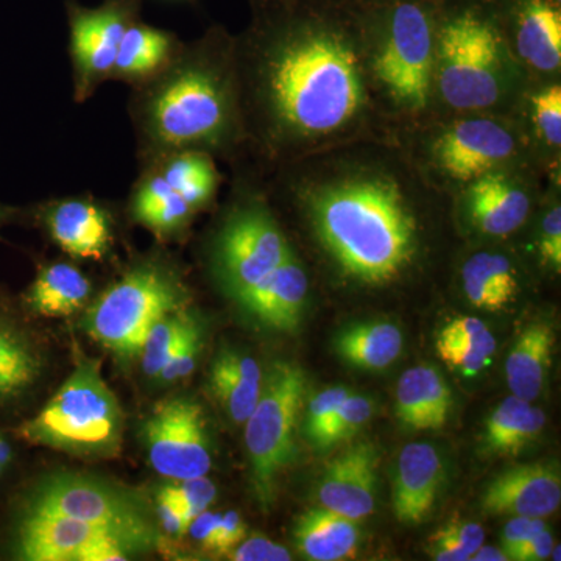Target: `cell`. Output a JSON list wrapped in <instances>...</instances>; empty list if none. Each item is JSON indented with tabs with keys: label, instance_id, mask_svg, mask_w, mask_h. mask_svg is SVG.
<instances>
[{
	"label": "cell",
	"instance_id": "1",
	"mask_svg": "<svg viewBox=\"0 0 561 561\" xmlns=\"http://www.w3.org/2000/svg\"><path fill=\"white\" fill-rule=\"evenodd\" d=\"M238 84L276 157L301 158L362 139L382 105L360 11L312 2L254 36Z\"/></svg>",
	"mask_w": 561,
	"mask_h": 561
},
{
	"label": "cell",
	"instance_id": "2",
	"mask_svg": "<svg viewBox=\"0 0 561 561\" xmlns=\"http://www.w3.org/2000/svg\"><path fill=\"white\" fill-rule=\"evenodd\" d=\"M362 140L301 158L295 194L342 278L386 287L419 262V192L427 176L400 151Z\"/></svg>",
	"mask_w": 561,
	"mask_h": 561
},
{
	"label": "cell",
	"instance_id": "3",
	"mask_svg": "<svg viewBox=\"0 0 561 561\" xmlns=\"http://www.w3.org/2000/svg\"><path fill=\"white\" fill-rule=\"evenodd\" d=\"M518 81L497 0H438L435 98L459 113H486L504 105Z\"/></svg>",
	"mask_w": 561,
	"mask_h": 561
},
{
	"label": "cell",
	"instance_id": "4",
	"mask_svg": "<svg viewBox=\"0 0 561 561\" xmlns=\"http://www.w3.org/2000/svg\"><path fill=\"white\" fill-rule=\"evenodd\" d=\"M236 68L228 55L197 50L165 66L140 101V127L165 150L220 147L239 125Z\"/></svg>",
	"mask_w": 561,
	"mask_h": 561
},
{
	"label": "cell",
	"instance_id": "5",
	"mask_svg": "<svg viewBox=\"0 0 561 561\" xmlns=\"http://www.w3.org/2000/svg\"><path fill=\"white\" fill-rule=\"evenodd\" d=\"M438 0H378L360 11L382 108L419 117L435 101Z\"/></svg>",
	"mask_w": 561,
	"mask_h": 561
},
{
	"label": "cell",
	"instance_id": "6",
	"mask_svg": "<svg viewBox=\"0 0 561 561\" xmlns=\"http://www.w3.org/2000/svg\"><path fill=\"white\" fill-rule=\"evenodd\" d=\"M22 440L77 457H116L124 412L102 378L101 362L80 357L43 411L18 427Z\"/></svg>",
	"mask_w": 561,
	"mask_h": 561
},
{
	"label": "cell",
	"instance_id": "7",
	"mask_svg": "<svg viewBox=\"0 0 561 561\" xmlns=\"http://www.w3.org/2000/svg\"><path fill=\"white\" fill-rule=\"evenodd\" d=\"M186 301L179 276L147 262L103 291L84 313L81 328L92 341L128 362L140 353L154 321L181 311Z\"/></svg>",
	"mask_w": 561,
	"mask_h": 561
},
{
	"label": "cell",
	"instance_id": "8",
	"mask_svg": "<svg viewBox=\"0 0 561 561\" xmlns=\"http://www.w3.org/2000/svg\"><path fill=\"white\" fill-rule=\"evenodd\" d=\"M308 378L300 365L273 362L262 378L261 397L245 421L251 486L264 511L275 500L279 476L297 459V430Z\"/></svg>",
	"mask_w": 561,
	"mask_h": 561
},
{
	"label": "cell",
	"instance_id": "9",
	"mask_svg": "<svg viewBox=\"0 0 561 561\" xmlns=\"http://www.w3.org/2000/svg\"><path fill=\"white\" fill-rule=\"evenodd\" d=\"M20 513H46L110 527L157 548L160 534L146 500L139 493L83 474L49 476L21 502Z\"/></svg>",
	"mask_w": 561,
	"mask_h": 561
},
{
	"label": "cell",
	"instance_id": "10",
	"mask_svg": "<svg viewBox=\"0 0 561 561\" xmlns=\"http://www.w3.org/2000/svg\"><path fill=\"white\" fill-rule=\"evenodd\" d=\"M527 153L515 125L483 113L457 119L430 140L426 161L435 179L467 186L485 173L513 169Z\"/></svg>",
	"mask_w": 561,
	"mask_h": 561
},
{
	"label": "cell",
	"instance_id": "11",
	"mask_svg": "<svg viewBox=\"0 0 561 561\" xmlns=\"http://www.w3.org/2000/svg\"><path fill=\"white\" fill-rule=\"evenodd\" d=\"M11 546L24 561H125L154 549L124 531L46 513H18Z\"/></svg>",
	"mask_w": 561,
	"mask_h": 561
},
{
	"label": "cell",
	"instance_id": "12",
	"mask_svg": "<svg viewBox=\"0 0 561 561\" xmlns=\"http://www.w3.org/2000/svg\"><path fill=\"white\" fill-rule=\"evenodd\" d=\"M291 253L271 210L261 203H249L231 213L220 228L214 242L213 268L225 294L238 300Z\"/></svg>",
	"mask_w": 561,
	"mask_h": 561
},
{
	"label": "cell",
	"instance_id": "13",
	"mask_svg": "<svg viewBox=\"0 0 561 561\" xmlns=\"http://www.w3.org/2000/svg\"><path fill=\"white\" fill-rule=\"evenodd\" d=\"M140 431L151 468L162 478L176 482L208 476L213 463L208 427L197 401L172 398L160 402Z\"/></svg>",
	"mask_w": 561,
	"mask_h": 561
},
{
	"label": "cell",
	"instance_id": "14",
	"mask_svg": "<svg viewBox=\"0 0 561 561\" xmlns=\"http://www.w3.org/2000/svg\"><path fill=\"white\" fill-rule=\"evenodd\" d=\"M505 38L516 61L551 76L561 66V11L552 0H497Z\"/></svg>",
	"mask_w": 561,
	"mask_h": 561
},
{
	"label": "cell",
	"instance_id": "15",
	"mask_svg": "<svg viewBox=\"0 0 561 561\" xmlns=\"http://www.w3.org/2000/svg\"><path fill=\"white\" fill-rule=\"evenodd\" d=\"M463 209L476 231L507 238L526 224L531 209L529 187L512 169L479 176L465 186Z\"/></svg>",
	"mask_w": 561,
	"mask_h": 561
},
{
	"label": "cell",
	"instance_id": "16",
	"mask_svg": "<svg viewBox=\"0 0 561 561\" xmlns=\"http://www.w3.org/2000/svg\"><path fill=\"white\" fill-rule=\"evenodd\" d=\"M378 461V451L368 442L350 446L334 457L321 474V505L354 522L370 516L376 504Z\"/></svg>",
	"mask_w": 561,
	"mask_h": 561
},
{
	"label": "cell",
	"instance_id": "17",
	"mask_svg": "<svg viewBox=\"0 0 561 561\" xmlns=\"http://www.w3.org/2000/svg\"><path fill=\"white\" fill-rule=\"evenodd\" d=\"M561 479L556 467L526 463L501 472L483 491V512L494 516L546 518L559 511Z\"/></svg>",
	"mask_w": 561,
	"mask_h": 561
},
{
	"label": "cell",
	"instance_id": "18",
	"mask_svg": "<svg viewBox=\"0 0 561 561\" xmlns=\"http://www.w3.org/2000/svg\"><path fill=\"white\" fill-rule=\"evenodd\" d=\"M127 16L117 7L80 11L70 27L72 58L76 66L77 94L84 95L102 79L111 77Z\"/></svg>",
	"mask_w": 561,
	"mask_h": 561
},
{
	"label": "cell",
	"instance_id": "19",
	"mask_svg": "<svg viewBox=\"0 0 561 561\" xmlns=\"http://www.w3.org/2000/svg\"><path fill=\"white\" fill-rule=\"evenodd\" d=\"M308 295V273L291 253L236 301L262 327L278 332H294L300 324Z\"/></svg>",
	"mask_w": 561,
	"mask_h": 561
},
{
	"label": "cell",
	"instance_id": "20",
	"mask_svg": "<svg viewBox=\"0 0 561 561\" xmlns=\"http://www.w3.org/2000/svg\"><path fill=\"white\" fill-rule=\"evenodd\" d=\"M445 481L440 454L430 443H411L401 449L394 474V516L402 524H421L430 518Z\"/></svg>",
	"mask_w": 561,
	"mask_h": 561
},
{
	"label": "cell",
	"instance_id": "21",
	"mask_svg": "<svg viewBox=\"0 0 561 561\" xmlns=\"http://www.w3.org/2000/svg\"><path fill=\"white\" fill-rule=\"evenodd\" d=\"M453 391L432 365H416L401 375L397 389V413L404 426L437 431L448 423Z\"/></svg>",
	"mask_w": 561,
	"mask_h": 561
},
{
	"label": "cell",
	"instance_id": "22",
	"mask_svg": "<svg viewBox=\"0 0 561 561\" xmlns=\"http://www.w3.org/2000/svg\"><path fill=\"white\" fill-rule=\"evenodd\" d=\"M46 225L51 239L70 256L80 260H101L108 251V217L90 202L58 203L47 213Z\"/></svg>",
	"mask_w": 561,
	"mask_h": 561
},
{
	"label": "cell",
	"instance_id": "23",
	"mask_svg": "<svg viewBox=\"0 0 561 561\" xmlns=\"http://www.w3.org/2000/svg\"><path fill=\"white\" fill-rule=\"evenodd\" d=\"M262 371L254 357L225 348L217 354L209 371V390L234 423L243 424L261 397Z\"/></svg>",
	"mask_w": 561,
	"mask_h": 561
},
{
	"label": "cell",
	"instance_id": "24",
	"mask_svg": "<svg viewBox=\"0 0 561 561\" xmlns=\"http://www.w3.org/2000/svg\"><path fill=\"white\" fill-rule=\"evenodd\" d=\"M360 527L354 519L328 508L302 513L295 526V542L305 559L341 561L356 557Z\"/></svg>",
	"mask_w": 561,
	"mask_h": 561
},
{
	"label": "cell",
	"instance_id": "25",
	"mask_svg": "<svg viewBox=\"0 0 561 561\" xmlns=\"http://www.w3.org/2000/svg\"><path fill=\"white\" fill-rule=\"evenodd\" d=\"M553 346L556 334L545 321L529 324L516 337L505 362V378L513 397L529 402L540 397L551 368Z\"/></svg>",
	"mask_w": 561,
	"mask_h": 561
},
{
	"label": "cell",
	"instance_id": "26",
	"mask_svg": "<svg viewBox=\"0 0 561 561\" xmlns=\"http://www.w3.org/2000/svg\"><path fill=\"white\" fill-rule=\"evenodd\" d=\"M461 287L474 308L486 312L507 309L519 294L518 272L505 254L479 251L461 265Z\"/></svg>",
	"mask_w": 561,
	"mask_h": 561
},
{
	"label": "cell",
	"instance_id": "27",
	"mask_svg": "<svg viewBox=\"0 0 561 561\" xmlns=\"http://www.w3.org/2000/svg\"><path fill=\"white\" fill-rule=\"evenodd\" d=\"M90 297V279L73 265L58 262L38 273L25 294V306L36 316L58 319L79 312Z\"/></svg>",
	"mask_w": 561,
	"mask_h": 561
},
{
	"label": "cell",
	"instance_id": "28",
	"mask_svg": "<svg viewBox=\"0 0 561 561\" xmlns=\"http://www.w3.org/2000/svg\"><path fill=\"white\" fill-rule=\"evenodd\" d=\"M337 356L360 370H386L400 357L402 334L397 324L386 321L351 324L334 341Z\"/></svg>",
	"mask_w": 561,
	"mask_h": 561
},
{
	"label": "cell",
	"instance_id": "29",
	"mask_svg": "<svg viewBox=\"0 0 561 561\" xmlns=\"http://www.w3.org/2000/svg\"><path fill=\"white\" fill-rule=\"evenodd\" d=\"M545 424L546 413L541 409L512 394L486 420L483 443L491 453L518 456L540 437Z\"/></svg>",
	"mask_w": 561,
	"mask_h": 561
},
{
	"label": "cell",
	"instance_id": "30",
	"mask_svg": "<svg viewBox=\"0 0 561 561\" xmlns=\"http://www.w3.org/2000/svg\"><path fill=\"white\" fill-rule=\"evenodd\" d=\"M43 368L27 332L0 316V405L9 404L35 386Z\"/></svg>",
	"mask_w": 561,
	"mask_h": 561
},
{
	"label": "cell",
	"instance_id": "31",
	"mask_svg": "<svg viewBox=\"0 0 561 561\" xmlns=\"http://www.w3.org/2000/svg\"><path fill=\"white\" fill-rule=\"evenodd\" d=\"M171 54L172 41L165 33L146 25H128L111 77L149 79L168 65Z\"/></svg>",
	"mask_w": 561,
	"mask_h": 561
},
{
	"label": "cell",
	"instance_id": "32",
	"mask_svg": "<svg viewBox=\"0 0 561 561\" xmlns=\"http://www.w3.org/2000/svg\"><path fill=\"white\" fill-rule=\"evenodd\" d=\"M133 213L140 224L165 234L183 227L194 209L158 172L140 184Z\"/></svg>",
	"mask_w": 561,
	"mask_h": 561
},
{
	"label": "cell",
	"instance_id": "33",
	"mask_svg": "<svg viewBox=\"0 0 561 561\" xmlns=\"http://www.w3.org/2000/svg\"><path fill=\"white\" fill-rule=\"evenodd\" d=\"M160 173L194 210L205 206L216 192V169L201 151L181 150L165 162Z\"/></svg>",
	"mask_w": 561,
	"mask_h": 561
},
{
	"label": "cell",
	"instance_id": "34",
	"mask_svg": "<svg viewBox=\"0 0 561 561\" xmlns=\"http://www.w3.org/2000/svg\"><path fill=\"white\" fill-rule=\"evenodd\" d=\"M197 324L198 321L186 309L168 313L154 321L139 353L144 373L149 378L157 379L165 362L171 359L180 343Z\"/></svg>",
	"mask_w": 561,
	"mask_h": 561
},
{
	"label": "cell",
	"instance_id": "35",
	"mask_svg": "<svg viewBox=\"0 0 561 561\" xmlns=\"http://www.w3.org/2000/svg\"><path fill=\"white\" fill-rule=\"evenodd\" d=\"M373 412H375V404L370 398L350 393L339 405L337 412L334 413L331 423L320 435L313 448L328 449L337 445L339 442L350 440L371 420Z\"/></svg>",
	"mask_w": 561,
	"mask_h": 561
},
{
	"label": "cell",
	"instance_id": "36",
	"mask_svg": "<svg viewBox=\"0 0 561 561\" xmlns=\"http://www.w3.org/2000/svg\"><path fill=\"white\" fill-rule=\"evenodd\" d=\"M530 122L535 136L546 149L561 146V88L559 83L541 88L530 99Z\"/></svg>",
	"mask_w": 561,
	"mask_h": 561
},
{
	"label": "cell",
	"instance_id": "37",
	"mask_svg": "<svg viewBox=\"0 0 561 561\" xmlns=\"http://www.w3.org/2000/svg\"><path fill=\"white\" fill-rule=\"evenodd\" d=\"M437 341L478 350L489 357L493 356L497 346L496 339L491 334L489 327L476 317H459L448 321L438 331Z\"/></svg>",
	"mask_w": 561,
	"mask_h": 561
},
{
	"label": "cell",
	"instance_id": "38",
	"mask_svg": "<svg viewBox=\"0 0 561 561\" xmlns=\"http://www.w3.org/2000/svg\"><path fill=\"white\" fill-rule=\"evenodd\" d=\"M169 493L179 502L183 511L184 526L190 529L191 523L208 511L210 504L217 496V489L206 476L203 478L186 479V481H176L172 485L164 486Z\"/></svg>",
	"mask_w": 561,
	"mask_h": 561
},
{
	"label": "cell",
	"instance_id": "39",
	"mask_svg": "<svg viewBox=\"0 0 561 561\" xmlns=\"http://www.w3.org/2000/svg\"><path fill=\"white\" fill-rule=\"evenodd\" d=\"M351 391L346 387H331L317 393L308 405L305 419V435L312 446L317 445L320 435L331 423L332 416L337 412L339 405Z\"/></svg>",
	"mask_w": 561,
	"mask_h": 561
},
{
	"label": "cell",
	"instance_id": "40",
	"mask_svg": "<svg viewBox=\"0 0 561 561\" xmlns=\"http://www.w3.org/2000/svg\"><path fill=\"white\" fill-rule=\"evenodd\" d=\"M202 348V328L201 324L194 328L190 334L180 343L179 348L172 354L171 359L165 362L164 367L157 376V381L162 383H172L187 378L195 370L198 354Z\"/></svg>",
	"mask_w": 561,
	"mask_h": 561
},
{
	"label": "cell",
	"instance_id": "41",
	"mask_svg": "<svg viewBox=\"0 0 561 561\" xmlns=\"http://www.w3.org/2000/svg\"><path fill=\"white\" fill-rule=\"evenodd\" d=\"M541 264L551 271L561 268V208L559 203L545 214L537 239Z\"/></svg>",
	"mask_w": 561,
	"mask_h": 561
},
{
	"label": "cell",
	"instance_id": "42",
	"mask_svg": "<svg viewBox=\"0 0 561 561\" xmlns=\"http://www.w3.org/2000/svg\"><path fill=\"white\" fill-rule=\"evenodd\" d=\"M440 359L453 370L461 373V375L471 378L479 375L489 367L491 357L481 351L467 348V346L453 345V343L435 342Z\"/></svg>",
	"mask_w": 561,
	"mask_h": 561
},
{
	"label": "cell",
	"instance_id": "43",
	"mask_svg": "<svg viewBox=\"0 0 561 561\" xmlns=\"http://www.w3.org/2000/svg\"><path fill=\"white\" fill-rule=\"evenodd\" d=\"M432 537L448 542L454 548L470 553L472 557V553L478 551L483 541H485V531H483L482 526H479V524L463 522V519H451V522L446 523L445 526L435 531Z\"/></svg>",
	"mask_w": 561,
	"mask_h": 561
},
{
	"label": "cell",
	"instance_id": "44",
	"mask_svg": "<svg viewBox=\"0 0 561 561\" xmlns=\"http://www.w3.org/2000/svg\"><path fill=\"white\" fill-rule=\"evenodd\" d=\"M228 559L234 561H289L290 552L278 542L272 541L271 538L262 537V535H253L245 538L241 545L236 546Z\"/></svg>",
	"mask_w": 561,
	"mask_h": 561
},
{
	"label": "cell",
	"instance_id": "45",
	"mask_svg": "<svg viewBox=\"0 0 561 561\" xmlns=\"http://www.w3.org/2000/svg\"><path fill=\"white\" fill-rule=\"evenodd\" d=\"M542 518H530V516H513L511 522L505 524L501 535L502 551L507 553L508 560L519 546L530 540L538 531L546 529Z\"/></svg>",
	"mask_w": 561,
	"mask_h": 561
},
{
	"label": "cell",
	"instance_id": "46",
	"mask_svg": "<svg viewBox=\"0 0 561 561\" xmlns=\"http://www.w3.org/2000/svg\"><path fill=\"white\" fill-rule=\"evenodd\" d=\"M247 526L242 516L238 512L220 513L219 530H217L216 553L219 556H228L241 545L247 538Z\"/></svg>",
	"mask_w": 561,
	"mask_h": 561
},
{
	"label": "cell",
	"instance_id": "47",
	"mask_svg": "<svg viewBox=\"0 0 561 561\" xmlns=\"http://www.w3.org/2000/svg\"><path fill=\"white\" fill-rule=\"evenodd\" d=\"M157 516L165 534L172 535V537H181V535L187 534L186 526H184L183 511H181L175 497L165 489L158 493Z\"/></svg>",
	"mask_w": 561,
	"mask_h": 561
},
{
	"label": "cell",
	"instance_id": "48",
	"mask_svg": "<svg viewBox=\"0 0 561 561\" xmlns=\"http://www.w3.org/2000/svg\"><path fill=\"white\" fill-rule=\"evenodd\" d=\"M220 513L209 511L202 512L191 523L190 534L205 551H216L217 530H219Z\"/></svg>",
	"mask_w": 561,
	"mask_h": 561
},
{
	"label": "cell",
	"instance_id": "49",
	"mask_svg": "<svg viewBox=\"0 0 561 561\" xmlns=\"http://www.w3.org/2000/svg\"><path fill=\"white\" fill-rule=\"evenodd\" d=\"M556 542L551 531L546 527L545 530L538 531L537 535L519 546L515 552L512 553L511 560L518 561H542L551 557L552 548Z\"/></svg>",
	"mask_w": 561,
	"mask_h": 561
},
{
	"label": "cell",
	"instance_id": "50",
	"mask_svg": "<svg viewBox=\"0 0 561 561\" xmlns=\"http://www.w3.org/2000/svg\"><path fill=\"white\" fill-rule=\"evenodd\" d=\"M471 560L474 561H505L508 560L507 553L502 549L490 548V546H481L474 553H472Z\"/></svg>",
	"mask_w": 561,
	"mask_h": 561
},
{
	"label": "cell",
	"instance_id": "51",
	"mask_svg": "<svg viewBox=\"0 0 561 561\" xmlns=\"http://www.w3.org/2000/svg\"><path fill=\"white\" fill-rule=\"evenodd\" d=\"M11 460V448L9 445V442L5 440V438L0 435V465H2L3 468L7 467V465L10 463Z\"/></svg>",
	"mask_w": 561,
	"mask_h": 561
},
{
	"label": "cell",
	"instance_id": "52",
	"mask_svg": "<svg viewBox=\"0 0 561 561\" xmlns=\"http://www.w3.org/2000/svg\"><path fill=\"white\" fill-rule=\"evenodd\" d=\"M551 557L556 561H560V545H553Z\"/></svg>",
	"mask_w": 561,
	"mask_h": 561
},
{
	"label": "cell",
	"instance_id": "53",
	"mask_svg": "<svg viewBox=\"0 0 561 561\" xmlns=\"http://www.w3.org/2000/svg\"><path fill=\"white\" fill-rule=\"evenodd\" d=\"M553 3H556V5H559L560 7V2L561 0H552Z\"/></svg>",
	"mask_w": 561,
	"mask_h": 561
},
{
	"label": "cell",
	"instance_id": "54",
	"mask_svg": "<svg viewBox=\"0 0 561 561\" xmlns=\"http://www.w3.org/2000/svg\"><path fill=\"white\" fill-rule=\"evenodd\" d=\"M2 217H3V210H2V208H0V220H2Z\"/></svg>",
	"mask_w": 561,
	"mask_h": 561
},
{
	"label": "cell",
	"instance_id": "55",
	"mask_svg": "<svg viewBox=\"0 0 561 561\" xmlns=\"http://www.w3.org/2000/svg\"><path fill=\"white\" fill-rule=\"evenodd\" d=\"M373 2H378V0H373Z\"/></svg>",
	"mask_w": 561,
	"mask_h": 561
}]
</instances>
